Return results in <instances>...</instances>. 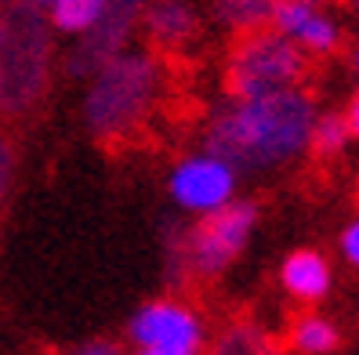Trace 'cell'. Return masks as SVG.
Here are the masks:
<instances>
[{
  "mask_svg": "<svg viewBox=\"0 0 359 355\" xmlns=\"http://www.w3.org/2000/svg\"><path fill=\"white\" fill-rule=\"evenodd\" d=\"M316 102L302 88H283L258 98H236L207 127V153L222 156L236 174L272 171L309 153Z\"/></svg>",
  "mask_w": 359,
  "mask_h": 355,
  "instance_id": "1",
  "label": "cell"
},
{
  "mask_svg": "<svg viewBox=\"0 0 359 355\" xmlns=\"http://www.w3.org/2000/svg\"><path fill=\"white\" fill-rule=\"evenodd\" d=\"M55 26L36 0L0 8V116H29L51 88Z\"/></svg>",
  "mask_w": 359,
  "mask_h": 355,
  "instance_id": "2",
  "label": "cell"
},
{
  "mask_svg": "<svg viewBox=\"0 0 359 355\" xmlns=\"http://www.w3.org/2000/svg\"><path fill=\"white\" fill-rule=\"evenodd\" d=\"M163 88V69L149 51H120L91 76L83 95V123L102 141L131 138L149 120Z\"/></svg>",
  "mask_w": 359,
  "mask_h": 355,
  "instance_id": "3",
  "label": "cell"
},
{
  "mask_svg": "<svg viewBox=\"0 0 359 355\" xmlns=\"http://www.w3.org/2000/svg\"><path fill=\"white\" fill-rule=\"evenodd\" d=\"M258 225V207L250 200L225 203L210 214H200V221L171 246V279H182L193 272L200 279H215L243 254V246Z\"/></svg>",
  "mask_w": 359,
  "mask_h": 355,
  "instance_id": "4",
  "label": "cell"
},
{
  "mask_svg": "<svg viewBox=\"0 0 359 355\" xmlns=\"http://www.w3.org/2000/svg\"><path fill=\"white\" fill-rule=\"evenodd\" d=\"M309 73L305 51L280 29H250L240 33L229 55L225 83L232 98H258L283 88H298Z\"/></svg>",
  "mask_w": 359,
  "mask_h": 355,
  "instance_id": "5",
  "label": "cell"
},
{
  "mask_svg": "<svg viewBox=\"0 0 359 355\" xmlns=\"http://www.w3.org/2000/svg\"><path fill=\"white\" fill-rule=\"evenodd\" d=\"M131 341L156 355H200L203 323L182 301H149L131 316Z\"/></svg>",
  "mask_w": 359,
  "mask_h": 355,
  "instance_id": "6",
  "label": "cell"
},
{
  "mask_svg": "<svg viewBox=\"0 0 359 355\" xmlns=\"http://www.w3.org/2000/svg\"><path fill=\"white\" fill-rule=\"evenodd\" d=\"M145 4H149V0H109L98 22L80 33L76 48L69 55V76L91 80L109 58L128 51V40L142 22Z\"/></svg>",
  "mask_w": 359,
  "mask_h": 355,
  "instance_id": "7",
  "label": "cell"
},
{
  "mask_svg": "<svg viewBox=\"0 0 359 355\" xmlns=\"http://www.w3.org/2000/svg\"><path fill=\"white\" fill-rule=\"evenodd\" d=\"M232 193H236V171L215 153L185 156L171 171V196L182 211L210 214L225 207Z\"/></svg>",
  "mask_w": 359,
  "mask_h": 355,
  "instance_id": "8",
  "label": "cell"
},
{
  "mask_svg": "<svg viewBox=\"0 0 359 355\" xmlns=\"http://www.w3.org/2000/svg\"><path fill=\"white\" fill-rule=\"evenodd\" d=\"M269 26L290 36L305 55H330L341 44V26L323 11V4H309V0H276Z\"/></svg>",
  "mask_w": 359,
  "mask_h": 355,
  "instance_id": "9",
  "label": "cell"
},
{
  "mask_svg": "<svg viewBox=\"0 0 359 355\" xmlns=\"http://www.w3.org/2000/svg\"><path fill=\"white\" fill-rule=\"evenodd\" d=\"M330 261L320 254V250H294L287 254L283 268H280V283L294 301H323L330 294Z\"/></svg>",
  "mask_w": 359,
  "mask_h": 355,
  "instance_id": "10",
  "label": "cell"
},
{
  "mask_svg": "<svg viewBox=\"0 0 359 355\" xmlns=\"http://www.w3.org/2000/svg\"><path fill=\"white\" fill-rule=\"evenodd\" d=\"M145 33L153 36V44L178 51L182 44L196 36V11L185 4V0H153L145 4Z\"/></svg>",
  "mask_w": 359,
  "mask_h": 355,
  "instance_id": "11",
  "label": "cell"
},
{
  "mask_svg": "<svg viewBox=\"0 0 359 355\" xmlns=\"http://www.w3.org/2000/svg\"><path fill=\"white\" fill-rule=\"evenodd\" d=\"M337 344H341L337 326L323 316H316V312L294 319V326H290V348L298 355H330Z\"/></svg>",
  "mask_w": 359,
  "mask_h": 355,
  "instance_id": "12",
  "label": "cell"
},
{
  "mask_svg": "<svg viewBox=\"0 0 359 355\" xmlns=\"http://www.w3.org/2000/svg\"><path fill=\"white\" fill-rule=\"evenodd\" d=\"M105 4H109V0H55V4L48 8V18H51L55 33L80 36L83 29H91L102 18Z\"/></svg>",
  "mask_w": 359,
  "mask_h": 355,
  "instance_id": "13",
  "label": "cell"
},
{
  "mask_svg": "<svg viewBox=\"0 0 359 355\" xmlns=\"http://www.w3.org/2000/svg\"><path fill=\"white\" fill-rule=\"evenodd\" d=\"M272 8L276 0H215V15L236 33L265 29L272 22Z\"/></svg>",
  "mask_w": 359,
  "mask_h": 355,
  "instance_id": "14",
  "label": "cell"
},
{
  "mask_svg": "<svg viewBox=\"0 0 359 355\" xmlns=\"http://www.w3.org/2000/svg\"><path fill=\"white\" fill-rule=\"evenodd\" d=\"M210 355H280V351H276V344H272L258 326L236 323V326H229L222 337L215 341Z\"/></svg>",
  "mask_w": 359,
  "mask_h": 355,
  "instance_id": "15",
  "label": "cell"
},
{
  "mask_svg": "<svg viewBox=\"0 0 359 355\" xmlns=\"http://www.w3.org/2000/svg\"><path fill=\"white\" fill-rule=\"evenodd\" d=\"M348 123H345V113H327V116H316V127H312V141L309 149L316 156H337L348 141Z\"/></svg>",
  "mask_w": 359,
  "mask_h": 355,
  "instance_id": "16",
  "label": "cell"
},
{
  "mask_svg": "<svg viewBox=\"0 0 359 355\" xmlns=\"http://www.w3.org/2000/svg\"><path fill=\"white\" fill-rule=\"evenodd\" d=\"M15 171H18V153H15V141L0 134V211L8 203V193L15 185Z\"/></svg>",
  "mask_w": 359,
  "mask_h": 355,
  "instance_id": "17",
  "label": "cell"
},
{
  "mask_svg": "<svg viewBox=\"0 0 359 355\" xmlns=\"http://www.w3.org/2000/svg\"><path fill=\"white\" fill-rule=\"evenodd\" d=\"M62 355H123V351H120V344L109 341V337H95V341H83V344L66 348Z\"/></svg>",
  "mask_w": 359,
  "mask_h": 355,
  "instance_id": "18",
  "label": "cell"
},
{
  "mask_svg": "<svg viewBox=\"0 0 359 355\" xmlns=\"http://www.w3.org/2000/svg\"><path fill=\"white\" fill-rule=\"evenodd\" d=\"M341 254H345L348 265L359 268V221L345 225V232H341Z\"/></svg>",
  "mask_w": 359,
  "mask_h": 355,
  "instance_id": "19",
  "label": "cell"
},
{
  "mask_svg": "<svg viewBox=\"0 0 359 355\" xmlns=\"http://www.w3.org/2000/svg\"><path fill=\"white\" fill-rule=\"evenodd\" d=\"M345 123H348V134H352V138H359V91L352 95L348 109H345Z\"/></svg>",
  "mask_w": 359,
  "mask_h": 355,
  "instance_id": "20",
  "label": "cell"
},
{
  "mask_svg": "<svg viewBox=\"0 0 359 355\" xmlns=\"http://www.w3.org/2000/svg\"><path fill=\"white\" fill-rule=\"evenodd\" d=\"M36 4H40V8H51V4H55V0H36Z\"/></svg>",
  "mask_w": 359,
  "mask_h": 355,
  "instance_id": "21",
  "label": "cell"
},
{
  "mask_svg": "<svg viewBox=\"0 0 359 355\" xmlns=\"http://www.w3.org/2000/svg\"><path fill=\"white\" fill-rule=\"evenodd\" d=\"M135 355H156V351H145V348H138V351H135Z\"/></svg>",
  "mask_w": 359,
  "mask_h": 355,
  "instance_id": "22",
  "label": "cell"
},
{
  "mask_svg": "<svg viewBox=\"0 0 359 355\" xmlns=\"http://www.w3.org/2000/svg\"><path fill=\"white\" fill-rule=\"evenodd\" d=\"M352 8H355V15H359V0H352Z\"/></svg>",
  "mask_w": 359,
  "mask_h": 355,
  "instance_id": "23",
  "label": "cell"
},
{
  "mask_svg": "<svg viewBox=\"0 0 359 355\" xmlns=\"http://www.w3.org/2000/svg\"><path fill=\"white\" fill-rule=\"evenodd\" d=\"M355 69H359V51H355Z\"/></svg>",
  "mask_w": 359,
  "mask_h": 355,
  "instance_id": "24",
  "label": "cell"
},
{
  "mask_svg": "<svg viewBox=\"0 0 359 355\" xmlns=\"http://www.w3.org/2000/svg\"><path fill=\"white\" fill-rule=\"evenodd\" d=\"M309 4H323V0H309Z\"/></svg>",
  "mask_w": 359,
  "mask_h": 355,
  "instance_id": "25",
  "label": "cell"
},
{
  "mask_svg": "<svg viewBox=\"0 0 359 355\" xmlns=\"http://www.w3.org/2000/svg\"><path fill=\"white\" fill-rule=\"evenodd\" d=\"M4 4H11V0H0V8H4Z\"/></svg>",
  "mask_w": 359,
  "mask_h": 355,
  "instance_id": "26",
  "label": "cell"
},
{
  "mask_svg": "<svg viewBox=\"0 0 359 355\" xmlns=\"http://www.w3.org/2000/svg\"><path fill=\"white\" fill-rule=\"evenodd\" d=\"M355 203H359V196H355Z\"/></svg>",
  "mask_w": 359,
  "mask_h": 355,
  "instance_id": "27",
  "label": "cell"
},
{
  "mask_svg": "<svg viewBox=\"0 0 359 355\" xmlns=\"http://www.w3.org/2000/svg\"><path fill=\"white\" fill-rule=\"evenodd\" d=\"M348 4H352V0H348Z\"/></svg>",
  "mask_w": 359,
  "mask_h": 355,
  "instance_id": "28",
  "label": "cell"
}]
</instances>
